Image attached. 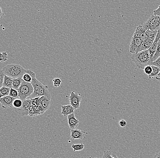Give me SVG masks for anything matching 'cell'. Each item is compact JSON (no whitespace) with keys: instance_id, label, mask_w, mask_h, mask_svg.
Here are the masks:
<instances>
[{"instance_id":"1","label":"cell","mask_w":160,"mask_h":158,"mask_svg":"<svg viewBox=\"0 0 160 158\" xmlns=\"http://www.w3.org/2000/svg\"><path fill=\"white\" fill-rule=\"evenodd\" d=\"M26 73L30 74L32 77L31 84L33 87L34 92L32 94L33 98H38L45 96L51 99V95L48 90V87L44 85L37 79L36 74L31 70H27Z\"/></svg>"},{"instance_id":"2","label":"cell","mask_w":160,"mask_h":158,"mask_svg":"<svg viewBox=\"0 0 160 158\" xmlns=\"http://www.w3.org/2000/svg\"><path fill=\"white\" fill-rule=\"evenodd\" d=\"M131 59L135 63L136 66L141 69L144 70L145 67L150 65V55L148 50L132 54Z\"/></svg>"},{"instance_id":"3","label":"cell","mask_w":160,"mask_h":158,"mask_svg":"<svg viewBox=\"0 0 160 158\" xmlns=\"http://www.w3.org/2000/svg\"><path fill=\"white\" fill-rule=\"evenodd\" d=\"M5 75L11 77L13 79L22 78L27 71L21 65L17 64H10L7 65L2 69Z\"/></svg>"},{"instance_id":"4","label":"cell","mask_w":160,"mask_h":158,"mask_svg":"<svg viewBox=\"0 0 160 158\" xmlns=\"http://www.w3.org/2000/svg\"><path fill=\"white\" fill-rule=\"evenodd\" d=\"M158 32V31H151L149 30L146 31L142 38L143 43L140 52L147 50L150 48L156 38Z\"/></svg>"},{"instance_id":"5","label":"cell","mask_w":160,"mask_h":158,"mask_svg":"<svg viewBox=\"0 0 160 158\" xmlns=\"http://www.w3.org/2000/svg\"><path fill=\"white\" fill-rule=\"evenodd\" d=\"M141 24L145 31H158L160 28V17L153 15L146 22Z\"/></svg>"},{"instance_id":"6","label":"cell","mask_w":160,"mask_h":158,"mask_svg":"<svg viewBox=\"0 0 160 158\" xmlns=\"http://www.w3.org/2000/svg\"><path fill=\"white\" fill-rule=\"evenodd\" d=\"M18 91L19 98L20 99L23 101L32 94L34 92L33 87L31 83H27L23 81Z\"/></svg>"},{"instance_id":"7","label":"cell","mask_w":160,"mask_h":158,"mask_svg":"<svg viewBox=\"0 0 160 158\" xmlns=\"http://www.w3.org/2000/svg\"><path fill=\"white\" fill-rule=\"evenodd\" d=\"M142 38L133 36L130 43V53L132 54H134L140 52V49L142 44Z\"/></svg>"},{"instance_id":"8","label":"cell","mask_w":160,"mask_h":158,"mask_svg":"<svg viewBox=\"0 0 160 158\" xmlns=\"http://www.w3.org/2000/svg\"><path fill=\"white\" fill-rule=\"evenodd\" d=\"M32 105V99L25 100L23 101L22 105L21 108L15 109V112L22 116L28 115L29 110Z\"/></svg>"},{"instance_id":"9","label":"cell","mask_w":160,"mask_h":158,"mask_svg":"<svg viewBox=\"0 0 160 158\" xmlns=\"http://www.w3.org/2000/svg\"><path fill=\"white\" fill-rule=\"evenodd\" d=\"M82 100V96L81 94L73 91L71 92L69 100L70 102V104L74 108L75 110L79 109Z\"/></svg>"},{"instance_id":"10","label":"cell","mask_w":160,"mask_h":158,"mask_svg":"<svg viewBox=\"0 0 160 158\" xmlns=\"http://www.w3.org/2000/svg\"><path fill=\"white\" fill-rule=\"evenodd\" d=\"M160 38V28L158 31V33L156 36L152 45L148 49L149 53L150 55V65L152 63V59L153 57L154 56L156 51H157V47H158V43L159 40Z\"/></svg>"},{"instance_id":"11","label":"cell","mask_w":160,"mask_h":158,"mask_svg":"<svg viewBox=\"0 0 160 158\" xmlns=\"http://www.w3.org/2000/svg\"><path fill=\"white\" fill-rule=\"evenodd\" d=\"M15 99L9 95L3 97L0 100V103L2 104V107L4 109L13 108V103Z\"/></svg>"},{"instance_id":"12","label":"cell","mask_w":160,"mask_h":158,"mask_svg":"<svg viewBox=\"0 0 160 158\" xmlns=\"http://www.w3.org/2000/svg\"><path fill=\"white\" fill-rule=\"evenodd\" d=\"M87 134L88 133L79 129L71 130V138L73 140H82L85 138V135Z\"/></svg>"},{"instance_id":"13","label":"cell","mask_w":160,"mask_h":158,"mask_svg":"<svg viewBox=\"0 0 160 158\" xmlns=\"http://www.w3.org/2000/svg\"><path fill=\"white\" fill-rule=\"evenodd\" d=\"M68 123L69 126L71 130L76 129V128L79 125L80 121L75 117L74 113L71 114L68 117Z\"/></svg>"},{"instance_id":"14","label":"cell","mask_w":160,"mask_h":158,"mask_svg":"<svg viewBox=\"0 0 160 158\" xmlns=\"http://www.w3.org/2000/svg\"><path fill=\"white\" fill-rule=\"evenodd\" d=\"M62 115L65 117H67L68 116L73 114L74 112L75 109L71 104L66 105L62 106Z\"/></svg>"},{"instance_id":"15","label":"cell","mask_w":160,"mask_h":158,"mask_svg":"<svg viewBox=\"0 0 160 158\" xmlns=\"http://www.w3.org/2000/svg\"><path fill=\"white\" fill-rule=\"evenodd\" d=\"M40 100H41V106L46 112L49 109L50 104H51V99H48L46 97L42 96L40 97Z\"/></svg>"},{"instance_id":"16","label":"cell","mask_w":160,"mask_h":158,"mask_svg":"<svg viewBox=\"0 0 160 158\" xmlns=\"http://www.w3.org/2000/svg\"><path fill=\"white\" fill-rule=\"evenodd\" d=\"M13 80V78L5 75L3 86L11 89L12 87Z\"/></svg>"},{"instance_id":"17","label":"cell","mask_w":160,"mask_h":158,"mask_svg":"<svg viewBox=\"0 0 160 158\" xmlns=\"http://www.w3.org/2000/svg\"><path fill=\"white\" fill-rule=\"evenodd\" d=\"M23 80L22 78H16V79H13L12 83V88L18 90L19 88L21 86Z\"/></svg>"},{"instance_id":"18","label":"cell","mask_w":160,"mask_h":158,"mask_svg":"<svg viewBox=\"0 0 160 158\" xmlns=\"http://www.w3.org/2000/svg\"><path fill=\"white\" fill-rule=\"evenodd\" d=\"M152 66V73L148 75L149 79H152L154 77L157 76L158 74L160 72V69L159 68L154 66Z\"/></svg>"},{"instance_id":"19","label":"cell","mask_w":160,"mask_h":158,"mask_svg":"<svg viewBox=\"0 0 160 158\" xmlns=\"http://www.w3.org/2000/svg\"><path fill=\"white\" fill-rule=\"evenodd\" d=\"M102 158H119L114 154L113 153L110 151L109 150H106L104 152L103 155L102 156Z\"/></svg>"},{"instance_id":"20","label":"cell","mask_w":160,"mask_h":158,"mask_svg":"<svg viewBox=\"0 0 160 158\" xmlns=\"http://www.w3.org/2000/svg\"><path fill=\"white\" fill-rule=\"evenodd\" d=\"M84 147V145L83 144H73L72 146V147L73 149L74 152L82 150Z\"/></svg>"},{"instance_id":"21","label":"cell","mask_w":160,"mask_h":158,"mask_svg":"<svg viewBox=\"0 0 160 158\" xmlns=\"http://www.w3.org/2000/svg\"><path fill=\"white\" fill-rule=\"evenodd\" d=\"M23 101L20 99H16L13 103V108L14 109H19L22 106Z\"/></svg>"},{"instance_id":"22","label":"cell","mask_w":160,"mask_h":158,"mask_svg":"<svg viewBox=\"0 0 160 158\" xmlns=\"http://www.w3.org/2000/svg\"><path fill=\"white\" fill-rule=\"evenodd\" d=\"M10 90H11L10 88L3 86L0 89V92L3 97L7 96L9 95Z\"/></svg>"},{"instance_id":"23","label":"cell","mask_w":160,"mask_h":158,"mask_svg":"<svg viewBox=\"0 0 160 158\" xmlns=\"http://www.w3.org/2000/svg\"><path fill=\"white\" fill-rule=\"evenodd\" d=\"M8 54L7 52L0 53V63H4L8 60Z\"/></svg>"},{"instance_id":"24","label":"cell","mask_w":160,"mask_h":158,"mask_svg":"<svg viewBox=\"0 0 160 158\" xmlns=\"http://www.w3.org/2000/svg\"><path fill=\"white\" fill-rule=\"evenodd\" d=\"M160 56V38L158 43V47H157V51L155 54L154 56L152 59V62L156 60Z\"/></svg>"},{"instance_id":"25","label":"cell","mask_w":160,"mask_h":158,"mask_svg":"<svg viewBox=\"0 0 160 158\" xmlns=\"http://www.w3.org/2000/svg\"><path fill=\"white\" fill-rule=\"evenodd\" d=\"M23 80L24 81L27 82V83H31L32 81V77L31 76L30 74L28 73H26L23 76L22 78Z\"/></svg>"},{"instance_id":"26","label":"cell","mask_w":160,"mask_h":158,"mask_svg":"<svg viewBox=\"0 0 160 158\" xmlns=\"http://www.w3.org/2000/svg\"><path fill=\"white\" fill-rule=\"evenodd\" d=\"M9 96L15 98V99H17L19 96L18 92L17 90L13 88H11V90H10Z\"/></svg>"},{"instance_id":"27","label":"cell","mask_w":160,"mask_h":158,"mask_svg":"<svg viewBox=\"0 0 160 158\" xmlns=\"http://www.w3.org/2000/svg\"><path fill=\"white\" fill-rule=\"evenodd\" d=\"M53 84L54 86L56 88H58L62 84V80L59 78H55L53 79Z\"/></svg>"},{"instance_id":"28","label":"cell","mask_w":160,"mask_h":158,"mask_svg":"<svg viewBox=\"0 0 160 158\" xmlns=\"http://www.w3.org/2000/svg\"><path fill=\"white\" fill-rule=\"evenodd\" d=\"M28 115L30 117H32V116H37L38 115V113H37V112L35 110L34 108H33V107L31 106V107H30L29 109V115Z\"/></svg>"},{"instance_id":"29","label":"cell","mask_w":160,"mask_h":158,"mask_svg":"<svg viewBox=\"0 0 160 158\" xmlns=\"http://www.w3.org/2000/svg\"><path fill=\"white\" fill-rule=\"evenodd\" d=\"M5 74L2 70H0V89L3 87Z\"/></svg>"},{"instance_id":"30","label":"cell","mask_w":160,"mask_h":158,"mask_svg":"<svg viewBox=\"0 0 160 158\" xmlns=\"http://www.w3.org/2000/svg\"><path fill=\"white\" fill-rule=\"evenodd\" d=\"M145 73L146 74H148V75H150L152 73V66L148 65L147 66V67H145L144 69Z\"/></svg>"},{"instance_id":"31","label":"cell","mask_w":160,"mask_h":158,"mask_svg":"<svg viewBox=\"0 0 160 158\" xmlns=\"http://www.w3.org/2000/svg\"><path fill=\"white\" fill-rule=\"evenodd\" d=\"M150 65L158 67L160 69V56L154 61Z\"/></svg>"},{"instance_id":"32","label":"cell","mask_w":160,"mask_h":158,"mask_svg":"<svg viewBox=\"0 0 160 158\" xmlns=\"http://www.w3.org/2000/svg\"><path fill=\"white\" fill-rule=\"evenodd\" d=\"M153 13L154 15L159 16L160 17V5L157 9L153 11Z\"/></svg>"},{"instance_id":"33","label":"cell","mask_w":160,"mask_h":158,"mask_svg":"<svg viewBox=\"0 0 160 158\" xmlns=\"http://www.w3.org/2000/svg\"><path fill=\"white\" fill-rule=\"evenodd\" d=\"M119 125L122 127H124L127 125V122L125 120H121L119 122Z\"/></svg>"},{"instance_id":"34","label":"cell","mask_w":160,"mask_h":158,"mask_svg":"<svg viewBox=\"0 0 160 158\" xmlns=\"http://www.w3.org/2000/svg\"><path fill=\"white\" fill-rule=\"evenodd\" d=\"M4 16V14L3 13L2 8H1V7H0V18H3Z\"/></svg>"},{"instance_id":"35","label":"cell","mask_w":160,"mask_h":158,"mask_svg":"<svg viewBox=\"0 0 160 158\" xmlns=\"http://www.w3.org/2000/svg\"><path fill=\"white\" fill-rule=\"evenodd\" d=\"M156 79L158 80H160V72L158 74V75L156 77Z\"/></svg>"},{"instance_id":"36","label":"cell","mask_w":160,"mask_h":158,"mask_svg":"<svg viewBox=\"0 0 160 158\" xmlns=\"http://www.w3.org/2000/svg\"><path fill=\"white\" fill-rule=\"evenodd\" d=\"M153 158H160V153H158V154H157L156 155H155Z\"/></svg>"},{"instance_id":"37","label":"cell","mask_w":160,"mask_h":158,"mask_svg":"<svg viewBox=\"0 0 160 158\" xmlns=\"http://www.w3.org/2000/svg\"><path fill=\"white\" fill-rule=\"evenodd\" d=\"M2 94H1V92H0V100H1V99H2Z\"/></svg>"},{"instance_id":"38","label":"cell","mask_w":160,"mask_h":158,"mask_svg":"<svg viewBox=\"0 0 160 158\" xmlns=\"http://www.w3.org/2000/svg\"></svg>"}]
</instances>
